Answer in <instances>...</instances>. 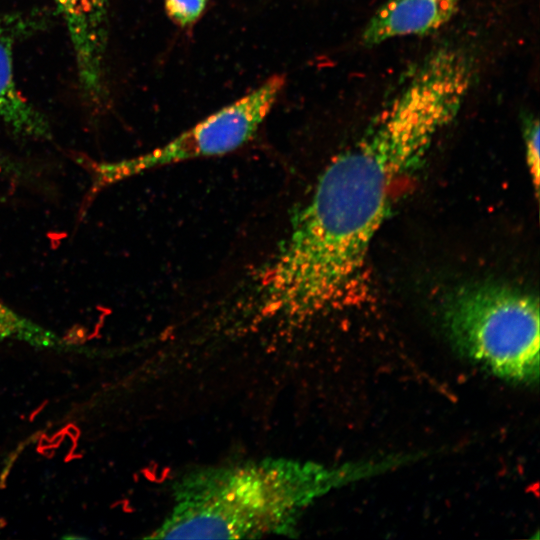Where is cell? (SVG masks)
Listing matches in <instances>:
<instances>
[{"label": "cell", "mask_w": 540, "mask_h": 540, "mask_svg": "<svg viewBox=\"0 0 540 540\" xmlns=\"http://www.w3.org/2000/svg\"><path fill=\"white\" fill-rule=\"evenodd\" d=\"M285 84L274 75L241 98L144 154L115 162L94 163L91 190L161 167L222 156L242 147L256 134Z\"/></svg>", "instance_id": "obj_4"}, {"label": "cell", "mask_w": 540, "mask_h": 540, "mask_svg": "<svg viewBox=\"0 0 540 540\" xmlns=\"http://www.w3.org/2000/svg\"><path fill=\"white\" fill-rule=\"evenodd\" d=\"M0 339H13L41 348L60 347L63 341L53 331L0 302Z\"/></svg>", "instance_id": "obj_8"}, {"label": "cell", "mask_w": 540, "mask_h": 540, "mask_svg": "<svg viewBox=\"0 0 540 540\" xmlns=\"http://www.w3.org/2000/svg\"><path fill=\"white\" fill-rule=\"evenodd\" d=\"M524 146L528 171L536 192L539 189V121L529 117L524 124Z\"/></svg>", "instance_id": "obj_9"}, {"label": "cell", "mask_w": 540, "mask_h": 540, "mask_svg": "<svg viewBox=\"0 0 540 540\" xmlns=\"http://www.w3.org/2000/svg\"><path fill=\"white\" fill-rule=\"evenodd\" d=\"M47 20L39 11L0 13V122L14 134L33 140L50 139L51 128L17 87L13 51L18 41L43 28Z\"/></svg>", "instance_id": "obj_5"}, {"label": "cell", "mask_w": 540, "mask_h": 540, "mask_svg": "<svg viewBox=\"0 0 540 540\" xmlns=\"http://www.w3.org/2000/svg\"><path fill=\"white\" fill-rule=\"evenodd\" d=\"M473 80L463 55L437 49L357 141L332 159L256 277L254 297L265 312L302 321L340 302L390 211L396 183L456 118Z\"/></svg>", "instance_id": "obj_1"}, {"label": "cell", "mask_w": 540, "mask_h": 540, "mask_svg": "<svg viewBox=\"0 0 540 540\" xmlns=\"http://www.w3.org/2000/svg\"><path fill=\"white\" fill-rule=\"evenodd\" d=\"M66 24L86 100L104 101L108 0H53Z\"/></svg>", "instance_id": "obj_6"}, {"label": "cell", "mask_w": 540, "mask_h": 540, "mask_svg": "<svg viewBox=\"0 0 540 540\" xmlns=\"http://www.w3.org/2000/svg\"><path fill=\"white\" fill-rule=\"evenodd\" d=\"M25 171L23 166L0 150V177L21 178Z\"/></svg>", "instance_id": "obj_11"}, {"label": "cell", "mask_w": 540, "mask_h": 540, "mask_svg": "<svg viewBox=\"0 0 540 540\" xmlns=\"http://www.w3.org/2000/svg\"><path fill=\"white\" fill-rule=\"evenodd\" d=\"M207 0H164L168 16L180 26L197 21L206 8Z\"/></svg>", "instance_id": "obj_10"}, {"label": "cell", "mask_w": 540, "mask_h": 540, "mask_svg": "<svg viewBox=\"0 0 540 540\" xmlns=\"http://www.w3.org/2000/svg\"><path fill=\"white\" fill-rule=\"evenodd\" d=\"M462 0H387L369 19L361 34L366 46L394 38L419 36L444 26Z\"/></svg>", "instance_id": "obj_7"}, {"label": "cell", "mask_w": 540, "mask_h": 540, "mask_svg": "<svg viewBox=\"0 0 540 540\" xmlns=\"http://www.w3.org/2000/svg\"><path fill=\"white\" fill-rule=\"evenodd\" d=\"M398 462L393 458L327 466L267 457L189 470L174 482L171 512L148 538L292 537L313 501Z\"/></svg>", "instance_id": "obj_2"}, {"label": "cell", "mask_w": 540, "mask_h": 540, "mask_svg": "<svg viewBox=\"0 0 540 540\" xmlns=\"http://www.w3.org/2000/svg\"><path fill=\"white\" fill-rule=\"evenodd\" d=\"M444 321L460 350L501 378H539V302L499 284L461 288L448 300Z\"/></svg>", "instance_id": "obj_3"}]
</instances>
